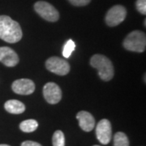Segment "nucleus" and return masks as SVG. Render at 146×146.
<instances>
[{"instance_id":"nucleus-11","label":"nucleus","mask_w":146,"mask_h":146,"mask_svg":"<svg viewBox=\"0 0 146 146\" xmlns=\"http://www.w3.org/2000/svg\"><path fill=\"white\" fill-rule=\"evenodd\" d=\"M76 119L79 121V125L84 131H91L95 127V119L88 111H80L76 115Z\"/></svg>"},{"instance_id":"nucleus-21","label":"nucleus","mask_w":146,"mask_h":146,"mask_svg":"<svg viewBox=\"0 0 146 146\" xmlns=\"http://www.w3.org/2000/svg\"><path fill=\"white\" fill-rule=\"evenodd\" d=\"M145 22H146V21H145H145H144V25H145H145H146Z\"/></svg>"},{"instance_id":"nucleus-4","label":"nucleus","mask_w":146,"mask_h":146,"mask_svg":"<svg viewBox=\"0 0 146 146\" xmlns=\"http://www.w3.org/2000/svg\"><path fill=\"white\" fill-rule=\"evenodd\" d=\"M34 10L44 20L50 22H56L59 19L58 10L50 3L45 1H38L34 4Z\"/></svg>"},{"instance_id":"nucleus-10","label":"nucleus","mask_w":146,"mask_h":146,"mask_svg":"<svg viewBox=\"0 0 146 146\" xmlns=\"http://www.w3.org/2000/svg\"><path fill=\"white\" fill-rule=\"evenodd\" d=\"M19 56L15 50L7 46L0 47V62L8 68L16 66L19 63Z\"/></svg>"},{"instance_id":"nucleus-9","label":"nucleus","mask_w":146,"mask_h":146,"mask_svg":"<svg viewBox=\"0 0 146 146\" xmlns=\"http://www.w3.org/2000/svg\"><path fill=\"white\" fill-rule=\"evenodd\" d=\"M11 89L14 93L20 95H29L35 90V84L29 79H19L15 80Z\"/></svg>"},{"instance_id":"nucleus-19","label":"nucleus","mask_w":146,"mask_h":146,"mask_svg":"<svg viewBox=\"0 0 146 146\" xmlns=\"http://www.w3.org/2000/svg\"><path fill=\"white\" fill-rule=\"evenodd\" d=\"M21 146H42L41 144L37 143V142H35V141H24L22 144H21Z\"/></svg>"},{"instance_id":"nucleus-13","label":"nucleus","mask_w":146,"mask_h":146,"mask_svg":"<svg viewBox=\"0 0 146 146\" xmlns=\"http://www.w3.org/2000/svg\"><path fill=\"white\" fill-rule=\"evenodd\" d=\"M38 127V123L35 119H27L21 122L20 124V128L22 131L30 133L36 130Z\"/></svg>"},{"instance_id":"nucleus-15","label":"nucleus","mask_w":146,"mask_h":146,"mask_svg":"<svg viewBox=\"0 0 146 146\" xmlns=\"http://www.w3.org/2000/svg\"><path fill=\"white\" fill-rule=\"evenodd\" d=\"M53 146H65V136L62 131H56L52 137Z\"/></svg>"},{"instance_id":"nucleus-5","label":"nucleus","mask_w":146,"mask_h":146,"mask_svg":"<svg viewBox=\"0 0 146 146\" xmlns=\"http://www.w3.org/2000/svg\"><path fill=\"white\" fill-rule=\"evenodd\" d=\"M127 10L122 5H115L110 9L106 15V23L110 27L119 25L125 20Z\"/></svg>"},{"instance_id":"nucleus-12","label":"nucleus","mask_w":146,"mask_h":146,"mask_svg":"<svg viewBox=\"0 0 146 146\" xmlns=\"http://www.w3.org/2000/svg\"><path fill=\"white\" fill-rule=\"evenodd\" d=\"M4 108L10 114L13 115H20L25 112V106L23 102L18 100H8L4 104Z\"/></svg>"},{"instance_id":"nucleus-14","label":"nucleus","mask_w":146,"mask_h":146,"mask_svg":"<svg viewBox=\"0 0 146 146\" xmlns=\"http://www.w3.org/2000/svg\"><path fill=\"white\" fill-rule=\"evenodd\" d=\"M114 146H129V140L125 133L116 132L114 136Z\"/></svg>"},{"instance_id":"nucleus-16","label":"nucleus","mask_w":146,"mask_h":146,"mask_svg":"<svg viewBox=\"0 0 146 146\" xmlns=\"http://www.w3.org/2000/svg\"><path fill=\"white\" fill-rule=\"evenodd\" d=\"M75 49H76V44H75V42H73L72 39L68 40V42L65 43L64 46H63V57H65L66 58H68L70 57V55L72 54V53L75 50Z\"/></svg>"},{"instance_id":"nucleus-22","label":"nucleus","mask_w":146,"mask_h":146,"mask_svg":"<svg viewBox=\"0 0 146 146\" xmlns=\"http://www.w3.org/2000/svg\"><path fill=\"white\" fill-rule=\"evenodd\" d=\"M94 146H100V145H94Z\"/></svg>"},{"instance_id":"nucleus-20","label":"nucleus","mask_w":146,"mask_h":146,"mask_svg":"<svg viewBox=\"0 0 146 146\" xmlns=\"http://www.w3.org/2000/svg\"><path fill=\"white\" fill-rule=\"evenodd\" d=\"M0 146H10V145H0Z\"/></svg>"},{"instance_id":"nucleus-3","label":"nucleus","mask_w":146,"mask_h":146,"mask_svg":"<svg viewBox=\"0 0 146 146\" xmlns=\"http://www.w3.org/2000/svg\"><path fill=\"white\" fill-rule=\"evenodd\" d=\"M123 44L126 50L129 51L144 52L146 46L145 33L139 30L132 31L126 36Z\"/></svg>"},{"instance_id":"nucleus-7","label":"nucleus","mask_w":146,"mask_h":146,"mask_svg":"<svg viewBox=\"0 0 146 146\" xmlns=\"http://www.w3.org/2000/svg\"><path fill=\"white\" fill-rule=\"evenodd\" d=\"M43 96L48 103L57 104L62 98V91L57 84L48 82L43 87Z\"/></svg>"},{"instance_id":"nucleus-6","label":"nucleus","mask_w":146,"mask_h":146,"mask_svg":"<svg viewBox=\"0 0 146 146\" xmlns=\"http://www.w3.org/2000/svg\"><path fill=\"white\" fill-rule=\"evenodd\" d=\"M47 70L58 76H65L70 72V64L59 57L49 58L46 61Z\"/></svg>"},{"instance_id":"nucleus-17","label":"nucleus","mask_w":146,"mask_h":146,"mask_svg":"<svg viewBox=\"0 0 146 146\" xmlns=\"http://www.w3.org/2000/svg\"><path fill=\"white\" fill-rule=\"evenodd\" d=\"M136 7L137 11L142 14H146V0H136Z\"/></svg>"},{"instance_id":"nucleus-1","label":"nucleus","mask_w":146,"mask_h":146,"mask_svg":"<svg viewBox=\"0 0 146 146\" xmlns=\"http://www.w3.org/2000/svg\"><path fill=\"white\" fill-rule=\"evenodd\" d=\"M22 30L18 22L10 16H0V39L8 43H16L22 38Z\"/></svg>"},{"instance_id":"nucleus-18","label":"nucleus","mask_w":146,"mask_h":146,"mask_svg":"<svg viewBox=\"0 0 146 146\" xmlns=\"http://www.w3.org/2000/svg\"><path fill=\"white\" fill-rule=\"evenodd\" d=\"M70 3L76 7H83L89 4L91 0H68Z\"/></svg>"},{"instance_id":"nucleus-2","label":"nucleus","mask_w":146,"mask_h":146,"mask_svg":"<svg viewBox=\"0 0 146 146\" xmlns=\"http://www.w3.org/2000/svg\"><path fill=\"white\" fill-rule=\"evenodd\" d=\"M90 65L98 72L99 77L104 81H109L114 77L115 69L112 62L102 54H94L90 58Z\"/></svg>"},{"instance_id":"nucleus-8","label":"nucleus","mask_w":146,"mask_h":146,"mask_svg":"<svg viewBox=\"0 0 146 146\" xmlns=\"http://www.w3.org/2000/svg\"><path fill=\"white\" fill-rule=\"evenodd\" d=\"M96 136L101 144H109L112 136L111 124L109 120L103 119L98 122L96 127Z\"/></svg>"}]
</instances>
